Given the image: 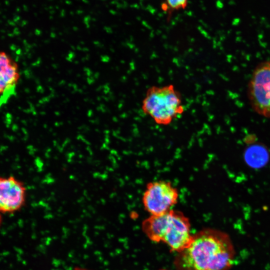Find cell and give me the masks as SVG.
I'll return each instance as SVG.
<instances>
[{"label": "cell", "instance_id": "1", "mask_svg": "<svg viewBox=\"0 0 270 270\" xmlns=\"http://www.w3.org/2000/svg\"><path fill=\"white\" fill-rule=\"evenodd\" d=\"M180 253L176 263L182 270H227L234 258L229 236L212 228L192 235L189 246Z\"/></svg>", "mask_w": 270, "mask_h": 270}, {"label": "cell", "instance_id": "2", "mask_svg": "<svg viewBox=\"0 0 270 270\" xmlns=\"http://www.w3.org/2000/svg\"><path fill=\"white\" fill-rule=\"evenodd\" d=\"M142 230L155 242H163L172 250L180 252L192 238L190 220L182 212L171 209L158 215H150L142 222Z\"/></svg>", "mask_w": 270, "mask_h": 270}, {"label": "cell", "instance_id": "3", "mask_svg": "<svg viewBox=\"0 0 270 270\" xmlns=\"http://www.w3.org/2000/svg\"><path fill=\"white\" fill-rule=\"evenodd\" d=\"M142 110L158 124L167 126L184 111L180 94L172 84L152 86L146 90Z\"/></svg>", "mask_w": 270, "mask_h": 270}, {"label": "cell", "instance_id": "4", "mask_svg": "<svg viewBox=\"0 0 270 270\" xmlns=\"http://www.w3.org/2000/svg\"><path fill=\"white\" fill-rule=\"evenodd\" d=\"M248 96L254 110L270 118V60L254 69L248 86Z\"/></svg>", "mask_w": 270, "mask_h": 270}, {"label": "cell", "instance_id": "5", "mask_svg": "<svg viewBox=\"0 0 270 270\" xmlns=\"http://www.w3.org/2000/svg\"><path fill=\"white\" fill-rule=\"evenodd\" d=\"M179 193L171 182L160 180L147 184L142 196L144 210L150 215L168 212L178 201Z\"/></svg>", "mask_w": 270, "mask_h": 270}, {"label": "cell", "instance_id": "6", "mask_svg": "<svg viewBox=\"0 0 270 270\" xmlns=\"http://www.w3.org/2000/svg\"><path fill=\"white\" fill-rule=\"evenodd\" d=\"M26 188L24 184L13 176H0V213L12 212L24 204Z\"/></svg>", "mask_w": 270, "mask_h": 270}, {"label": "cell", "instance_id": "7", "mask_svg": "<svg viewBox=\"0 0 270 270\" xmlns=\"http://www.w3.org/2000/svg\"><path fill=\"white\" fill-rule=\"evenodd\" d=\"M19 79L17 63L8 54L0 51V102H4L14 93Z\"/></svg>", "mask_w": 270, "mask_h": 270}, {"label": "cell", "instance_id": "8", "mask_svg": "<svg viewBox=\"0 0 270 270\" xmlns=\"http://www.w3.org/2000/svg\"><path fill=\"white\" fill-rule=\"evenodd\" d=\"M244 159L250 166L259 168L264 166L269 160V153L266 147L254 144L248 147L244 154Z\"/></svg>", "mask_w": 270, "mask_h": 270}, {"label": "cell", "instance_id": "9", "mask_svg": "<svg viewBox=\"0 0 270 270\" xmlns=\"http://www.w3.org/2000/svg\"><path fill=\"white\" fill-rule=\"evenodd\" d=\"M188 0H164L161 6L162 10L168 18L174 12L185 10L188 5Z\"/></svg>", "mask_w": 270, "mask_h": 270}, {"label": "cell", "instance_id": "10", "mask_svg": "<svg viewBox=\"0 0 270 270\" xmlns=\"http://www.w3.org/2000/svg\"><path fill=\"white\" fill-rule=\"evenodd\" d=\"M71 270H90L88 268H84V267H80V266H76L74 268Z\"/></svg>", "mask_w": 270, "mask_h": 270}, {"label": "cell", "instance_id": "11", "mask_svg": "<svg viewBox=\"0 0 270 270\" xmlns=\"http://www.w3.org/2000/svg\"><path fill=\"white\" fill-rule=\"evenodd\" d=\"M2 216H1V214H0V225H1V224H2Z\"/></svg>", "mask_w": 270, "mask_h": 270}, {"label": "cell", "instance_id": "12", "mask_svg": "<svg viewBox=\"0 0 270 270\" xmlns=\"http://www.w3.org/2000/svg\"></svg>", "mask_w": 270, "mask_h": 270}]
</instances>
